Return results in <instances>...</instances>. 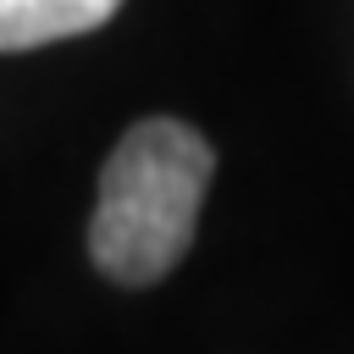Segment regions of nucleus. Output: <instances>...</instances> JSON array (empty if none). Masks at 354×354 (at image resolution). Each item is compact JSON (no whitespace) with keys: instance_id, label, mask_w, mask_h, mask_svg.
Returning <instances> with one entry per match:
<instances>
[{"instance_id":"2","label":"nucleus","mask_w":354,"mask_h":354,"mask_svg":"<svg viewBox=\"0 0 354 354\" xmlns=\"http://www.w3.org/2000/svg\"><path fill=\"white\" fill-rule=\"evenodd\" d=\"M122 0H0V50H39L55 39L94 33L116 17Z\"/></svg>"},{"instance_id":"1","label":"nucleus","mask_w":354,"mask_h":354,"mask_svg":"<svg viewBox=\"0 0 354 354\" xmlns=\"http://www.w3.org/2000/svg\"><path fill=\"white\" fill-rule=\"evenodd\" d=\"M210 171L216 149L199 127L177 116H144L138 127H127L100 171L88 260L122 288L160 282L194 243Z\"/></svg>"}]
</instances>
